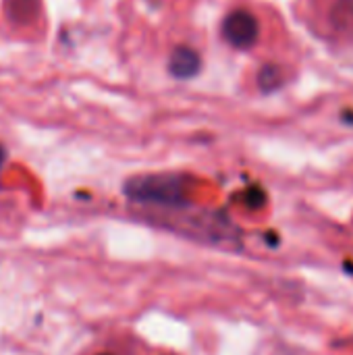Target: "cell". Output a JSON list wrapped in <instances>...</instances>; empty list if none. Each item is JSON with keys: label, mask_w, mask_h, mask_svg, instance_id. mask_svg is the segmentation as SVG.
<instances>
[{"label": "cell", "mask_w": 353, "mask_h": 355, "mask_svg": "<svg viewBox=\"0 0 353 355\" xmlns=\"http://www.w3.org/2000/svg\"><path fill=\"white\" fill-rule=\"evenodd\" d=\"M258 21L252 12L248 10H233L225 17L223 21V35L225 40L239 48V50H246V48H252L258 40Z\"/></svg>", "instance_id": "cell-2"}, {"label": "cell", "mask_w": 353, "mask_h": 355, "mask_svg": "<svg viewBox=\"0 0 353 355\" xmlns=\"http://www.w3.org/2000/svg\"><path fill=\"white\" fill-rule=\"evenodd\" d=\"M37 6H40V0H6L4 2V10L8 19L15 23L33 21L37 15Z\"/></svg>", "instance_id": "cell-4"}, {"label": "cell", "mask_w": 353, "mask_h": 355, "mask_svg": "<svg viewBox=\"0 0 353 355\" xmlns=\"http://www.w3.org/2000/svg\"><path fill=\"white\" fill-rule=\"evenodd\" d=\"M98 355H112V354H98Z\"/></svg>", "instance_id": "cell-7"}, {"label": "cell", "mask_w": 353, "mask_h": 355, "mask_svg": "<svg viewBox=\"0 0 353 355\" xmlns=\"http://www.w3.org/2000/svg\"><path fill=\"white\" fill-rule=\"evenodd\" d=\"M200 56L193 48L189 46H177L173 48L169 56V71L177 79H191L200 73Z\"/></svg>", "instance_id": "cell-3"}, {"label": "cell", "mask_w": 353, "mask_h": 355, "mask_svg": "<svg viewBox=\"0 0 353 355\" xmlns=\"http://www.w3.org/2000/svg\"><path fill=\"white\" fill-rule=\"evenodd\" d=\"M4 160H6V150H4V148L0 146V166L4 164Z\"/></svg>", "instance_id": "cell-6"}, {"label": "cell", "mask_w": 353, "mask_h": 355, "mask_svg": "<svg viewBox=\"0 0 353 355\" xmlns=\"http://www.w3.org/2000/svg\"><path fill=\"white\" fill-rule=\"evenodd\" d=\"M125 196L137 204H152L160 208H187L189 187L183 175L160 173V175H139L125 183Z\"/></svg>", "instance_id": "cell-1"}, {"label": "cell", "mask_w": 353, "mask_h": 355, "mask_svg": "<svg viewBox=\"0 0 353 355\" xmlns=\"http://www.w3.org/2000/svg\"><path fill=\"white\" fill-rule=\"evenodd\" d=\"M277 69L275 67H264L262 69V73H260V85L264 87V89H273L275 85H277Z\"/></svg>", "instance_id": "cell-5"}]
</instances>
